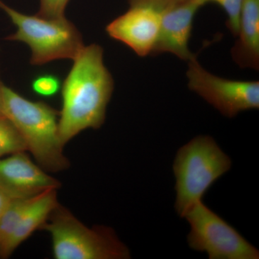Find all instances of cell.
Masks as SVG:
<instances>
[{"instance_id":"1","label":"cell","mask_w":259,"mask_h":259,"mask_svg":"<svg viewBox=\"0 0 259 259\" xmlns=\"http://www.w3.org/2000/svg\"><path fill=\"white\" fill-rule=\"evenodd\" d=\"M73 61L61 88L59 131L64 146L81 131L101 127L114 90L113 78L104 64L100 46H84Z\"/></svg>"},{"instance_id":"2","label":"cell","mask_w":259,"mask_h":259,"mask_svg":"<svg viewBox=\"0 0 259 259\" xmlns=\"http://www.w3.org/2000/svg\"><path fill=\"white\" fill-rule=\"evenodd\" d=\"M3 112L18 130L42 169L59 172L69 168L59 136V112L44 102L30 101L5 85Z\"/></svg>"},{"instance_id":"3","label":"cell","mask_w":259,"mask_h":259,"mask_svg":"<svg viewBox=\"0 0 259 259\" xmlns=\"http://www.w3.org/2000/svg\"><path fill=\"white\" fill-rule=\"evenodd\" d=\"M231 166V158L211 136H197L181 147L173 165L177 214L185 218Z\"/></svg>"},{"instance_id":"4","label":"cell","mask_w":259,"mask_h":259,"mask_svg":"<svg viewBox=\"0 0 259 259\" xmlns=\"http://www.w3.org/2000/svg\"><path fill=\"white\" fill-rule=\"evenodd\" d=\"M40 230L50 233L56 259H127L129 248L110 227L89 228L59 203Z\"/></svg>"},{"instance_id":"5","label":"cell","mask_w":259,"mask_h":259,"mask_svg":"<svg viewBox=\"0 0 259 259\" xmlns=\"http://www.w3.org/2000/svg\"><path fill=\"white\" fill-rule=\"evenodd\" d=\"M0 9L17 28L5 40L27 44L31 51L32 65L40 66L61 59L73 61L84 47L81 34L66 18L47 19L25 15L3 0H0Z\"/></svg>"},{"instance_id":"6","label":"cell","mask_w":259,"mask_h":259,"mask_svg":"<svg viewBox=\"0 0 259 259\" xmlns=\"http://www.w3.org/2000/svg\"><path fill=\"white\" fill-rule=\"evenodd\" d=\"M190 225L187 243L209 259H258L259 251L231 225L199 201L186 214Z\"/></svg>"},{"instance_id":"7","label":"cell","mask_w":259,"mask_h":259,"mask_svg":"<svg viewBox=\"0 0 259 259\" xmlns=\"http://www.w3.org/2000/svg\"><path fill=\"white\" fill-rule=\"evenodd\" d=\"M190 90L202 97L229 118L259 107L258 81H238L220 77L204 69L197 58L188 61L187 71Z\"/></svg>"},{"instance_id":"8","label":"cell","mask_w":259,"mask_h":259,"mask_svg":"<svg viewBox=\"0 0 259 259\" xmlns=\"http://www.w3.org/2000/svg\"><path fill=\"white\" fill-rule=\"evenodd\" d=\"M163 11L135 5L107 25L112 38L125 44L139 56L152 54L157 40Z\"/></svg>"},{"instance_id":"9","label":"cell","mask_w":259,"mask_h":259,"mask_svg":"<svg viewBox=\"0 0 259 259\" xmlns=\"http://www.w3.org/2000/svg\"><path fill=\"white\" fill-rule=\"evenodd\" d=\"M59 187L60 182L34 163L25 151L0 158V190L11 199L32 198Z\"/></svg>"},{"instance_id":"10","label":"cell","mask_w":259,"mask_h":259,"mask_svg":"<svg viewBox=\"0 0 259 259\" xmlns=\"http://www.w3.org/2000/svg\"><path fill=\"white\" fill-rule=\"evenodd\" d=\"M202 6L200 0H182L163 10L157 40L151 55L168 53L187 62L195 59L189 42L194 16Z\"/></svg>"},{"instance_id":"11","label":"cell","mask_w":259,"mask_h":259,"mask_svg":"<svg viewBox=\"0 0 259 259\" xmlns=\"http://www.w3.org/2000/svg\"><path fill=\"white\" fill-rule=\"evenodd\" d=\"M233 61L242 68L259 69V0H243Z\"/></svg>"},{"instance_id":"12","label":"cell","mask_w":259,"mask_h":259,"mask_svg":"<svg viewBox=\"0 0 259 259\" xmlns=\"http://www.w3.org/2000/svg\"><path fill=\"white\" fill-rule=\"evenodd\" d=\"M56 190V189L47 190L30 199L8 244L7 250L8 258L19 245L26 241L36 230H40L47 222L51 212L59 204Z\"/></svg>"},{"instance_id":"13","label":"cell","mask_w":259,"mask_h":259,"mask_svg":"<svg viewBox=\"0 0 259 259\" xmlns=\"http://www.w3.org/2000/svg\"><path fill=\"white\" fill-rule=\"evenodd\" d=\"M28 151L21 134L14 124L3 112H0V158Z\"/></svg>"},{"instance_id":"14","label":"cell","mask_w":259,"mask_h":259,"mask_svg":"<svg viewBox=\"0 0 259 259\" xmlns=\"http://www.w3.org/2000/svg\"><path fill=\"white\" fill-rule=\"evenodd\" d=\"M202 5L208 3H214L221 6L226 12L228 20H227V27L236 37L238 33V26H239L240 17L243 5V0H200Z\"/></svg>"},{"instance_id":"15","label":"cell","mask_w":259,"mask_h":259,"mask_svg":"<svg viewBox=\"0 0 259 259\" xmlns=\"http://www.w3.org/2000/svg\"><path fill=\"white\" fill-rule=\"evenodd\" d=\"M61 88L60 80L54 75L37 76L32 82V89L37 95L44 97L54 96Z\"/></svg>"},{"instance_id":"16","label":"cell","mask_w":259,"mask_h":259,"mask_svg":"<svg viewBox=\"0 0 259 259\" xmlns=\"http://www.w3.org/2000/svg\"><path fill=\"white\" fill-rule=\"evenodd\" d=\"M69 0H40V8L37 15L47 19H61Z\"/></svg>"},{"instance_id":"17","label":"cell","mask_w":259,"mask_h":259,"mask_svg":"<svg viewBox=\"0 0 259 259\" xmlns=\"http://www.w3.org/2000/svg\"><path fill=\"white\" fill-rule=\"evenodd\" d=\"M182 0H128L131 6L142 5L163 11Z\"/></svg>"},{"instance_id":"18","label":"cell","mask_w":259,"mask_h":259,"mask_svg":"<svg viewBox=\"0 0 259 259\" xmlns=\"http://www.w3.org/2000/svg\"><path fill=\"white\" fill-rule=\"evenodd\" d=\"M11 200L12 199L8 196H7L3 191L0 190V217L8 207Z\"/></svg>"},{"instance_id":"19","label":"cell","mask_w":259,"mask_h":259,"mask_svg":"<svg viewBox=\"0 0 259 259\" xmlns=\"http://www.w3.org/2000/svg\"><path fill=\"white\" fill-rule=\"evenodd\" d=\"M3 84L2 82L1 79H0V112H3Z\"/></svg>"}]
</instances>
